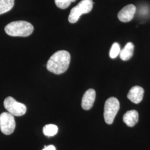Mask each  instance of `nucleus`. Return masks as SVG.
<instances>
[{"label": "nucleus", "mask_w": 150, "mask_h": 150, "mask_svg": "<svg viewBox=\"0 0 150 150\" xmlns=\"http://www.w3.org/2000/svg\"><path fill=\"white\" fill-rule=\"evenodd\" d=\"M4 105L8 112L11 113L13 116H22L26 113L27 111L26 106L24 104L17 102L12 97L6 98Z\"/></svg>", "instance_id": "39448f33"}, {"label": "nucleus", "mask_w": 150, "mask_h": 150, "mask_svg": "<svg viewBox=\"0 0 150 150\" xmlns=\"http://www.w3.org/2000/svg\"><path fill=\"white\" fill-rule=\"evenodd\" d=\"M134 45L132 42H128L124 48L120 52V57L123 61H128L130 59L134 54Z\"/></svg>", "instance_id": "9b49d317"}, {"label": "nucleus", "mask_w": 150, "mask_h": 150, "mask_svg": "<svg viewBox=\"0 0 150 150\" xmlns=\"http://www.w3.org/2000/svg\"><path fill=\"white\" fill-rule=\"evenodd\" d=\"M136 11V7L134 5L129 4L126 6L118 12V20L122 22L131 21L134 18Z\"/></svg>", "instance_id": "0eeeda50"}, {"label": "nucleus", "mask_w": 150, "mask_h": 150, "mask_svg": "<svg viewBox=\"0 0 150 150\" xmlns=\"http://www.w3.org/2000/svg\"><path fill=\"white\" fill-rule=\"evenodd\" d=\"M123 121L129 127H133L139 121V113L136 110L128 111L124 114Z\"/></svg>", "instance_id": "9d476101"}, {"label": "nucleus", "mask_w": 150, "mask_h": 150, "mask_svg": "<svg viewBox=\"0 0 150 150\" xmlns=\"http://www.w3.org/2000/svg\"><path fill=\"white\" fill-rule=\"evenodd\" d=\"M121 51L120 46L117 42L113 43L112 46L110 51V57L111 59H115L118 56V54Z\"/></svg>", "instance_id": "4468645a"}, {"label": "nucleus", "mask_w": 150, "mask_h": 150, "mask_svg": "<svg viewBox=\"0 0 150 150\" xmlns=\"http://www.w3.org/2000/svg\"><path fill=\"white\" fill-rule=\"evenodd\" d=\"M71 56L69 52L64 50L59 51L53 54L47 63V70L56 75L65 72L69 67Z\"/></svg>", "instance_id": "f257e3e1"}, {"label": "nucleus", "mask_w": 150, "mask_h": 150, "mask_svg": "<svg viewBox=\"0 0 150 150\" xmlns=\"http://www.w3.org/2000/svg\"><path fill=\"white\" fill-rule=\"evenodd\" d=\"M32 24L25 21L12 22L6 26L5 31L9 36L13 37H27L33 31Z\"/></svg>", "instance_id": "f03ea898"}, {"label": "nucleus", "mask_w": 150, "mask_h": 150, "mask_svg": "<svg viewBox=\"0 0 150 150\" xmlns=\"http://www.w3.org/2000/svg\"><path fill=\"white\" fill-rule=\"evenodd\" d=\"M42 150H56V147L54 145H49V146H45L44 149Z\"/></svg>", "instance_id": "dca6fc26"}, {"label": "nucleus", "mask_w": 150, "mask_h": 150, "mask_svg": "<svg viewBox=\"0 0 150 150\" xmlns=\"http://www.w3.org/2000/svg\"><path fill=\"white\" fill-rule=\"evenodd\" d=\"M93 4L92 0H82L70 11L69 21L71 23L77 22L81 15L88 13L91 11L93 8Z\"/></svg>", "instance_id": "7ed1b4c3"}, {"label": "nucleus", "mask_w": 150, "mask_h": 150, "mask_svg": "<svg viewBox=\"0 0 150 150\" xmlns=\"http://www.w3.org/2000/svg\"><path fill=\"white\" fill-rule=\"evenodd\" d=\"M76 0H54L56 5L61 9H66L70 6L72 2H74Z\"/></svg>", "instance_id": "2eb2a0df"}, {"label": "nucleus", "mask_w": 150, "mask_h": 150, "mask_svg": "<svg viewBox=\"0 0 150 150\" xmlns=\"http://www.w3.org/2000/svg\"><path fill=\"white\" fill-rule=\"evenodd\" d=\"M14 4L15 0H0V15L10 11Z\"/></svg>", "instance_id": "f8f14e48"}, {"label": "nucleus", "mask_w": 150, "mask_h": 150, "mask_svg": "<svg viewBox=\"0 0 150 150\" xmlns=\"http://www.w3.org/2000/svg\"><path fill=\"white\" fill-rule=\"evenodd\" d=\"M144 95V90L141 86H134L127 94V98L134 103H139L142 101Z\"/></svg>", "instance_id": "1a4fd4ad"}, {"label": "nucleus", "mask_w": 150, "mask_h": 150, "mask_svg": "<svg viewBox=\"0 0 150 150\" xmlns=\"http://www.w3.org/2000/svg\"><path fill=\"white\" fill-rule=\"evenodd\" d=\"M120 109V102L117 98L111 97L106 101L104 106L103 116L106 123L111 125L113 122Z\"/></svg>", "instance_id": "20e7f679"}, {"label": "nucleus", "mask_w": 150, "mask_h": 150, "mask_svg": "<svg viewBox=\"0 0 150 150\" xmlns=\"http://www.w3.org/2000/svg\"><path fill=\"white\" fill-rule=\"evenodd\" d=\"M58 127L54 124H48L45 125L43 128V133L46 136L51 137L57 134Z\"/></svg>", "instance_id": "ddd939ff"}, {"label": "nucleus", "mask_w": 150, "mask_h": 150, "mask_svg": "<svg viewBox=\"0 0 150 150\" xmlns=\"http://www.w3.org/2000/svg\"><path fill=\"white\" fill-rule=\"evenodd\" d=\"M96 98V91L90 88L86 91L82 99L81 106L85 110H89L93 106Z\"/></svg>", "instance_id": "6e6552de"}, {"label": "nucleus", "mask_w": 150, "mask_h": 150, "mask_svg": "<svg viewBox=\"0 0 150 150\" xmlns=\"http://www.w3.org/2000/svg\"><path fill=\"white\" fill-rule=\"evenodd\" d=\"M16 127L14 116L8 112H4L0 115V129L4 134H11Z\"/></svg>", "instance_id": "423d86ee"}]
</instances>
